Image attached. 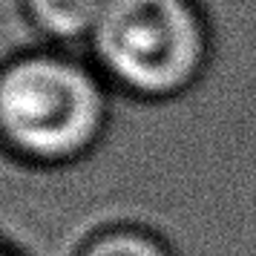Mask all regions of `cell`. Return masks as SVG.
I'll list each match as a JSON object with an SVG mask.
<instances>
[{"label": "cell", "instance_id": "6da1fadb", "mask_svg": "<svg viewBox=\"0 0 256 256\" xmlns=\"http://www.w3.org/2000/svg\"><path fill=\"white\" fill-rule=\"evenodd\" d=\"M112 86L70 49H20L0 60V150L29 167L92 156L112 121Z\"/></svg>", "mask_w": 256, "mask_h": 256}, {"label": "cell", "instance_id": "7a4b0ae2", "mask_svg": "<svg viewBox=\"0 0 256 256\" xmlns=\"http://www.w3.org/2000/svg\"><path fill=\"white\" fill-rule=\"evenodd\" d=\"M86 49L116 92L167 104L204 81L216 35L202 0H104Z\"/></svg>", "mask_w": 256, "mask_h": 256}, {"label": "cell", "instance_id": "3957f363", "mask_svg": "<svg viewBox=\"0 0 256 256\" xmlns=\"http://www.w3.org/2000/svg\"><path fill=\"white\" fill-rule=\"evenodd\" d=\"M104 0H20L26 24L46 40V46L70 49L92 35Z\"/></svg>", "mask_w": 256, "mask_h": 256}, {"label": "cell", "instance_id": "277c9868", "mask_svg": "<svg viewBox=\"0 0 256 256\" xmlns=\"http://www.w3.org/2000/svg\"><path fill=\"white\" fill-rule=\"evenodd\" d=\"M72 256H178V250L156 228L138 222H116L86 233Z\"/></svg>", "mask_w": 256, "mask_h": 256}, {"label": "cell", "instance_id": "5b68a950", "mask_svg": "<svg viewBox=\"0 0 256 256\" xmlns=\"http://www.w3.org/2000/svg\"><path fill=\"white\" fill-rule=\"evenodd\" d=\"M0 256H24V254H20L18 248H12L9 242H3V239H0Z\"/></svg>", "mask_w": 256, "mask_h": 256}]
</instances>
